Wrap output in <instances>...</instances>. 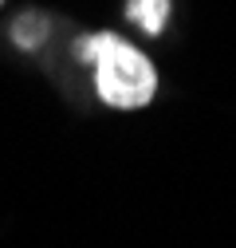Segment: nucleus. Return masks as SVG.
<instances>
[{"label":"nucleus","mask_w":236,"mask_h":248,"mask_svg":"<svg viewBox=\"0 0 236 248\" xmlns=\"http://www.w3.org/2000/svg\"><path fill=\"white\" fill-rule=\"evenodd\" d=\"M130 20H138L146 32H162L169 16V0H130Z\"/></svg>","instance_id":"obj_2"},{"label":"nucleus","mask_w":236,"mask_h":248,"mask_svg":"<svg viewBox=\"0 0 236 248\" xmlns=\"http://www.w3.org/2000/svg\"><path fill=\"white\" fill-rule=\"evenodd\" d=\"M79 55L95 63V83L103 103L118 107V110H134L146 107L158 91V71L138 47H130L118 36H91L87 44H79Z\"/></svg>","instance_id":"obj_1"}]
</instances>
